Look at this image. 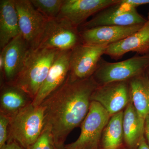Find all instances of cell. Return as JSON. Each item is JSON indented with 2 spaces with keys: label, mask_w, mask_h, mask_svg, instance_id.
<instances>
[{
  "label": "cell",
  "mask_w": 149,
  "mask_h": 149,
  "mask_svg": "<svg viewBox=\"0 0 149 149\" xmlns=\"http://www.w3.org/2000/svg\"><path fill=\"white\" fill-rule=\"evenodd\" d=\"M130 97L139 116L145 120L149 115V78L144 73L129 81Z\"/></svg>",
  "instance_id": "19"
},
{
  "label": "cell",
  "mask_w": 149,
  "mask_h": 149,
  "mask_svg": "<svg viewBox=\"0 0 149 149\" xmlns=\"http://www.w3.org/2000/svg\"><path fill=\"white\" fill-rule=\"evenodd\" d=\"M32 102L28 95L14 85L4 84L1 87L0 113L9 118Z\"/></svg>",
  "instance_id": "17"
},
{
  "label": "cell",
  "mask_w": 149,
  "mask_h": 149,
  "mask_svg": "<svg viewBox=\"0 0 149 149\" xmlns=\"http://www.w3.org/2000/svg\"><path fill=\"white\" fill-rule=\"evenodd\" d=\"M98 86L93 76L64 84L40 105L45 112V127L50 130L56 147L64 146L67 136L87 116L92 94Z\"/></svg>",
  "instance_id": "1"
},
{
  "label": "cell",
  "mask_w": 149,
  "mask_h": 149,
  "mask_svg": "<svg viewBox=\"0 0 149 149\" xmlns=\"http://www.w3.org/2000/svg\"><path fill=\"white\" fill-rule=\"evenodd\" d=\"M149 68V53L125 60L109 62L101 59L93 77L98 86L128 81Z\"/></svg>",
  "instance_id": "4"
},
{
  "label": "cell",
  "mask_w": 149,
  "mask_h": 149,
  "mask_svg": "<svg viewBox=\"0 0 149 149\" xmlns=\"http://www.w3.org/2000/svg\"><path fill=\"white\" fill-rule=\"evenodd\" d=\"M138 149H149V146L145 141L143 136L139 142L138 145Z\"/></svg>",
  "instance_id": "26"
},
{
  "label": "cell",
  "mask_w": 149,
  "mask_h": 149,
  "mask_svg": "<svg viewBox=\"0 0 149 149\" xmlns=\"http://www.w3.org/2000/svg\"><path fill=\"white\" fill-rule=\"evenodd\" d=\"M147 19L138 12L136 8L131 5L126 0L110 6L96 14L93 18L78 28L79 31L99 26H128L143 24Z\"/></svg>",
  "instance_id": "8"
},
{
  "label": "cell",
  "mask_w": 149,
  "mask_h": 149,
  "mask_svg": "<svg viewBox=\"0 0 149 149\" xmlns=\"http://www.w3.org/2000/svg\"><path fill=\"white\" fill-rule=\"evenodd\" d=\"M81 43L78 28L66 18L58 16L48 19L35 49L70 51Z\"/></svg>",
  "instance_id": "5"
},
{
  "label": "cell",
  "mask_w": 149,
  "mask_h": 149,
  "mask_svg": "<svg viewBox=\"0 0 149 149\" xmlns=\"http://www.w3.org/2000/svg\"><path fill=\"white\" fill-rule=\"evenodd\" d=\"M108 46L91 45L81 43L74 47L70 53L67 80L74 82L92 77Z\"/></svg>",
  "instance_id": "7"
},
{
  "label": "cell",
  "mask_w": 149,
  "mask_h": 149,
  "mask_svg": "<svg viewBox=\"0 0 149 149\" xmlns=\"http://www.w3.org/2000/svg\"><path fill=\"white\" fill-rule=\"evenodd\" d=\"M130 52L142 55L149 53V11L147 21L141 29L123 40L109 45L105 55L118 60Z\"/></svg>",
  "instance_id": "14"
},
{
  "label": "cell",
  "mask_w": 149,
  "mask_h": 149,
  "mask_svg": "<svg viewBox=\"0 0 149 149\" xmlns=\"http://www.w3.org/2000/svg\"><path fill=\"white\" fill-rule=\"evenodd\" d=\"M21 35L15 0L0 1V48L1 50Z\"/></svg>",
  "instance_id": "16"
},
{
  "label": "cell",
  "mask_w": 149,
  "mask_h": 149,
  "mask_svg": "<svg viewBox=\"0 0 149 149\" xmlns=\"http://www.w3.org/2000/svg\"><path fill=\"white\" fill-rule=\"evenodd\" d=\"M20 34L29 47L35 49L48 19L29 0H15Z\"/></svg>",
  "instance_id": "9"
},
{
  "label": "cell",
  "mask_w": 149,
  "mask_h": 149,
  "mask_svg": "<svg viewBox=\"0 0 149 149\" xmlns=\"http://www.w3.org/2000/svg\"><path fill=\"white\" fill-rule=\"evenodd\" d=\"M57 149H67L65 148L64 146H62L57 147Z\"/></svg>",
  "instance_id": "27"
},
{
  "label": "cell",
  "mask_w": 149,
  "mask_h": 149,
  "mask_svg": "<svg viewBox=\"0 0 149 149\" xmlns=\"http://www.w3.org/2000/svg\"><path fill=\"white\" fill-rule=\"evenodd\" d=\"M130 97L129 81L98 86L93 92L91 101L98 102L111 116L122 111Z\"/></svg>",
  "instance_id": "10"
},
{
  "label": "cell",
  "mask_w": 149,
  "mask_h": 149,
  "mask_svg": "<svg viewBox=\"0 0 149 149\" xmlns=\"http://www.w3.org/2000/svg\"><path fill=\"white\" fill-rule=\"evenodd\" d=\"M144 132L149 144V115L147 116L145 119Z\"/></svg>",
  "instance_id": "25"
},
{
  "label": "cell",
  "mask_w": 149,
  "mask_h": 149,
  "mask_svg": "<svg viewBox=\"0 0 149 149\" xmlns=\"http://www.w3.org/2000/svg\"><path fill=\"white\" fill-rule=\"evenodd\" d=\"M35 8L47 18L58 17L64 0H30Z\"/></svg>",
  "instance_id": "21"
},
{
  "label": "cell",
  "mask_w": 149,
  "mask_h": 149,
  "mask_svg": "<svg viewBox=\"0 0 149 149\" xmlns=\"http://www.w3.org/2000/svg\"><path fill=\"white\" fill-rule=\"evenodd\" d=\"M123 117L122 111L111 116L104 130L103 149H118L122 145L124 139Z\"/></svg>",
  "instance_id": "20"
},
{
  "label": "cell",
  "mask_w": 149,
  "mask_h": 149,
  "mask_svg": "<svg viewBox=\"0 0 149 149\" xmlns=\"http://www.w3.org/2000/svg\"><path fill=\"white\" fill-rule=\"evenodd\" d=\"M29 48L20 35L11 41L1 50L4 62L5 84L11 85L16 79Z\"/></svg>",
  "instance_id": "15"
},
{
  "label": "cell",
  "mask_w": 149,
  "mask_h": 149,
  "mask_svg": "<svg viewBox=\"0 0 149 149\" xmlns=\"http://www.w3.org/2000/svg\"><path fill=\"white\" fill-rule=\"evenodd\" d=\"M120 0H64L59 16L77 28L90 17L119 2Z\"/></svg>",
  "instance_id": "12"
},
{
  "label": "cell",
  "mask_w": 149,
  "mask_h": 149,
  "mask_svg": "<svg viewBox=\"0 0 149 149\" xmlns=\"http://www.w3.org/2000/svg\"><path fill=\"white\" fill-rule=\"evenodd\" d=\"M9 118L0 113V148L4 146L8 140Z\"/></svg>",
  "instance_id": "23"
},
{
  "label": "cell",
  "mask_w": 149,
  "mask_h": 149,
  "mask_svg": "<svg viewBox=\"0 0 149 149\" xmlns=\"http://www.w3.org/2000/svg\"><path fill=\"white\" fill-rule=\"evenodd\" d=\"M10 119L8 141H15L25 149L35 143L45 127V112L41 105L30 104Z\"/></svg>",
  "instance_id": "3"
},
{
  "label": "cell",
  "mask_w": 149,
  "mask_h": 149,
  "mask_svg": "<svg viewBox=\"0 0 149 149\" xmlns=\"http://www.w3.org/2000/svg\"><path fill=\"white\" fill-rule=\"evenodd\" d=\"M71 51H59L32 104L40 106L47 97L64 84L69 74Z\"/></svg>",
  "instance_id": "11"
},
{
  "label": "cell",
  "mask_w": 149,
  "mask_h": 149,
  "mask_svg": "<svg viewBox=\"0 0 149 149\" xmlns=\"http://www.w3.org/2000/svg\"><path fill=\"white\" fill-rule=\"evenodd\" d=\"M58 52L53 49L29 48L21 70L11 85L24 91L33 100Z\"/></svg>",
  "instance_id": "2"
},
{
  "label": "cell",
  "mask_w": 149,
  "mask_h": 149,
  "mask_svg": "<svg viewBox=\"0 0 149 149\" xmlns=\"http://www.w3.org/2000/svg\"><path fill=\"white\" fill-rule=\"evenodd\" d=\"M145 121L137 113L133 104L129 103L123 112V125L124 139L130 148L138 146L143 137Z\"/></svg>",
  "instance_id": "18"
},
{
  "label": "cell",
  "mask_w": 149,
  "mask_h": 149,
  "mask_svg": "<svg viewBox=\"0 0 149 149\" xmlns=\"http://www.w3.org/2000/svg\"></svg>",
  "instance_id": "28"
},
{
  "label": "cell",
  "mask_w": 149,
  "mask_h": 149,
  "mask_svg": "<svg viewBox=\"0 0 149 149\" xmlns=\"http://www.w3.org/2000/svg\"><path fill=\"white\" fill-rule=\"evenodd\" d=\"M143 24L128 26L107 25L79 32L83 44L91 45H109L132 35L141 29Z\"/></svg>",
  "instance_id": "13"
},
{
  "label": "cell",
  "mask_w": 149,
  "mask_h": 149,
  "mask_svg": "<svg viewBox=\"0 0 149 149\" xmlns=\"http://www.w3.org/2000/svg\"><path fill=\"white\" fill-rule=\"evenodd\" d=\"M0 149H25L18 143L13 141H8Z\"/></svg>",
  "instance_id": "24"
},
{
  "label": "cell",
  "mask_w": 149,
  "mask_h": 149,
  "mask_svg": "<svg viewBox=\"0 0 149 149\" xmlns=\"http://www.w3.org/2000/svg\"><path fill=\"white\" fill-rule=\"evenodd\" d=\"M27 149H57L50 130L44 127L39 138Z\"/></svg>",
  "instance_id": "22"
},
{
  "label": "cell",
  "mask_w": 149,
  "mask_h": 149,
  "mask_svg": "<svg viewBox=\"0 0 149 149\" xmlns=\"http://www.w3.org/2000/svg\"><path fill=\"white\" fill-rule=\"evenodd\" d=\"M111 116L97 102L92 101L87 116L81 124L80 136L76 141L65 145L67 149H98L103 131Z\"/></svg>",
  "instance_id": "6"
}]
</instances>
